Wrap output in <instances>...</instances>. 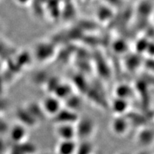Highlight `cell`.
Masks as SVG:
<instances>
[{
  "instance_id": "2",
  "label": "cell",
  "mask_w": 154,
  "mask_h": 154,
  "mask_svg": "<svg viewBox=\"0 0 154 154\" xmlns=\"http://www.w3.org/2000/svg\"><path fill=\"white\" fill-rule=\"evenodd\" d=\"M55 134L60 140L74 139L76 136V126L74 124H57Z\"/></svg>"
},
{
  "instance_id": "1",
  "label": "cell",
  "mask_w": 154,
  "mask_h": 154,
  "mask_svg": "<svg viewBox=\"0 0 154 154\" xmlns=\"http://www.w3.org/2000/svg\"><path fill=\"white\" fill-rule=\"evenodd\" d=\"M40 107L44 114L54 117L62 109V103L57 96H47L42 101Z\"/></svg>"
},
{
  "instance_id": "7",
  "label": "cell",
  "mask_w": 154,
  "mask_h": 154,
  "mask_svg": "<svg viewBox=\"0 0 154 154\" xmlns=\"http://www.w3.org/2000/svg\"><path fill=\"white\" fill-rule=\"evenodd\" d=\"M9 130L8 124L3 119L0 118V135L5 134Z\"/></svg>"
},
{
  "instance_id": "5",
  "label": "cell",
  "mask_w": 154,
  "mask_h": 154,
  "mask_svg": "<svg viewBox=\"0 0 154 154\" xmlns=\"http://www.w3.org/2000/svg\"><path fill=\"white\" fill-rule=\"evenodd\" d=\"M10 138L13 142L15 143H22L24 141V138H26L27 132L24 125H15L11 128L10 131Z\"/></svg>"
},
{
  "instance_id": "10",
  "label": "cell",
  "mask_w": 154,
  "mask_h": 154,
  "mask_svg": "<svg viewBox=\"0 0 154 154\" xmlns=\"http://www.w3.org/2000/svg\"><path fill=\"white\" fill-rule=\"evenodd\" d=\"M0 31H1V25H0Z\"/></svg>"
},
{
  "instance_id": "6",
  "label": "cell",
  "mask_w": 154,
  "mask_h": 154,
  "mask_svg": "<svg viewBox=\"0 0 154 154\" xmlns=\"http://www.w3.org/2000/svg\"><path fill=\"white\" fill-rule=\"evenodd\" d=\"M119 108H120V109H119L118 113H120L119 116H121L122 115L121 113L126 111L127 108H128V103H127L126 100H125L124 99H121V98H119V99L116 100L115 103L113 102V111H116Z\"/></svg>"
},
{
  "instance_id": "4",
  "label": "cell",
  "mask_w": 154,
  "mask_h": 154,
  "mask_svg": "<svg viewBox=\"0 0 154 154\" xmlns=\"http://www.w3.org/2000/svg\"><path fill=\"white\" fill-rule=\"evenodd\" d=\"M78 144L74 139L60 140L56 147L57 154H76Z\"/></svg>"
},
{
  "instance_id": "3",
  "label": "cell",
  "mask_w": 154,
  "mask_h": 154,
  "mask_svg": "<svg viewBox=\"0 0 154 154\" xmlns=\"http://www.w3.org/2000/svg\"><path fill=\"white\" fill-rule=\"evenodd\" d=\"M129 121L121 116L113 119L111 124V128L112 132L116 136H124L129 130Z\"/></svg>"
},
{
  "instance_id": "8",
  "label": "cell",
  "mask_w": 154,
  "mask_h": 154,
  "mask_svg": "<svg viewBox=\"0 0 154 154\" xmlns=\"http://www.w3.org/2000/svg\"><path fill=\"white\" fill-rule=\"evenodd\" d=\"M6 143L4 141V140L0 137V154H3L4 151H5Z\"/></svg>"
},
{
  "instance_id": "9",
  "label": "cell",
  "mask_w": 154,
  "mask_h": 154,
  "mask_svg": "<svg viewBox=\"0 0 154 154\" xmlns=\"http://www.w3.org/2000/svg\"><path fill=\"white\" fill-rule=\"evenodd\" d=\"M5 107V102L3 101H0V112H1V111L3 110Z\"/></svg>"
}]
</instances>
